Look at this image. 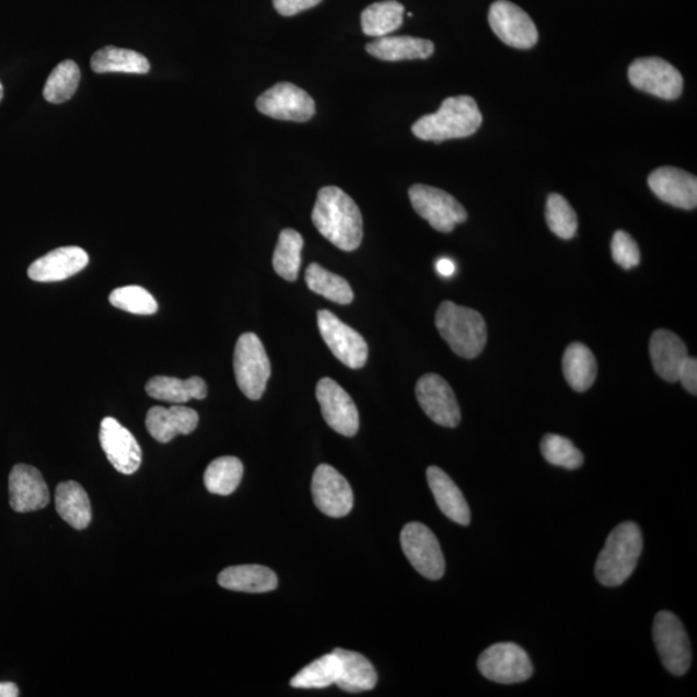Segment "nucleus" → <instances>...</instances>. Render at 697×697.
Segmentation results:
<instances>
[{"instance_id":"obj_1","label":"nucleus","mask_w":697,"mask_h":697,"mask_svg":"<svg viewBox=\"0 0 697 697\" xmlns=\"http://www.w3.org/2000/svg\"><path fill=\"white\" fill-rule=\"evenodd\" d=\"M312 220L318 232L337 248L356 251L363 240V220L359 207L337 186L318 191Z\"/></svg>"},{"instance_id":"obj_2","label":"nucleus","mask_w":697,"mask_h":697,"mask_svg":"<svg viewBox=\"0 0 697 697\" xmlns=\"http://www.w3.org/2000/svg\"><path fill=\"white\" fill-rule=\"evenodd\" d=\"M483 120L476 100L471 96L449 97L437 113L423 115L416 121L413 132L423 141L464 139L476 133Z\"/></svg>"},{"instance_id":"obj_3","label":"nucleus","mask_w":697,"mask_h":697,"mask_svg":"<svg viewBox=\"0 0 697 697\" xmlns=\"http://www.w3.org/2000/svg\"><path fill=\"white\" fill-rule=\"evenodd\" d=\"M641 528L634 522L615 527L595 564V578L602 585L614 588L625 583L635 572L642 555Z\"/></svg>"},{"instance_id":"obj_4","label":"nucleus","mask_w":697,"mask_h":697,"mask_svg":"<svg viewBox=\"0 0 697 697\" xmlns=\"http://www.w3.org/2000/svg\"><path fill=\"white\" fill-rule=\"evenodd\" d=\"M435 326L442 339L455 355L465 359L477 358L487 344L486 322L478 312L444 301L438 307Z\"/></svg>"},{"instance_id":"obj_5","label":"nucleus","mask_w":697,"mask_h":697,"mask_svg":"<svg viewBox=\"0 0 697 697\" xmlns=\"http://www.w3.org/2000/svg\"><path fill=\"white\" fill-rule=\"evenodd\" d=\"M234 375L241 392L251 400H258L267 390L271 365L258 336L243 334L234 350Z\"/></svg>"},{"instance_id":"obj_6","label":"nucleus","mask_w":697,"mask_h":697,"mask_svg":"<svg viewBox=\"0 0 697 697\" xmlns=\"http://www.w3.org/2000/svg\"><path fill=\"white\" fill-rule=\"evenodd\" d=\"M653 642L661 663L673 675H685L692 666V644L684 624L670 611H661L653 620Z\"/></svg>"},{"instance_id":"obj_7","label":"nucleus","mask_w":697,"mask_h":697,"mask_svg":"<svg viewBox=\"0 0 697 697\" xmlns=\"http://www.w3.org/2000/svg\"><path fill=\"white\" fill-rule=\"evenodd\" d=\"M484 677L501 685L521 684L533 677L534 665L521 646L504 642L488 647L478 659Z\"/></svg>"},{"instance_id":"obj_8","label":"nucleus","mask_w":697,"mask_h":697,"mask_svg":"<svg viewBox=\"0 0 697 697\" xmlns=\"http://www.w3.org/2000/svg\"><path fill=\"white\" fill-rule=\"evenodd\" d=\"M408 196L414 210L438 232L451 233L468 219V212L456 198L433 186L416 184Z\"/></svg>"},{"instance_id":"obj_9","label":"nucleus","mask_w":697,"mask_h":697,"mask_svg":"<svg viewBox=\"0 0 697 697\" xmlns=\"http://www.w3.org/2000/svg\"><path fill=\"white\" fill-rule=\"evenodd\" d=\"M400 545L408 562L429 580H440L445 572V560L438 538L426 524H406L400 533Z\"/></svg>"},{"instance_id":"obj_10","label":"nucleus","mask_w":697,"mask_h":697,"mask_svg":"<svg viewBox=\"0 0 697 697\" xmlns=\"http://www.w3.org/2000/svg\"><path fill=\"white\" fill-rule=\"evenodd\" d=\"M318 328L333 355L349 369L364 368L369 345L356 329L345 325L333 312H318Z\"/></svg>"},{"instance_id":"obj_11","label":"nucleus","mask_w":697,"mask_h":697,"mask_svg":"<svg viewBox=\"0 0 697 697\" xmlns=\"http://www.w3.org/2000/svg\"><path fill=\"white\" fill-rule=\"evenodd\" d=\"M628 75L637 90L660 98H678L684 90V78L679 71L660 57L636 60L630 65Z\"/></svg>"},{"instance_id":"obj_12","label":"nucleus","mask_w":697,"mask_h":697,"mask_svg":"<svg viewBox=\"0 0 697 697\" xmlns=\"http://www.w3.org/2000/svg\"><path fill=\"white\" fill-rule=\"evenodd\" d=\"M257 111L278 120H311L315 114V103L303 89L289 82L277 83L264 92L256 102Z\"/></svg>"},{"instance_id":"obj_13","label":"nucleus","mask_w":697,"mask_h":697,"mask_svg":"<svg viewBox=\"0 0 697 697\" xmlns=\"http://www.w3.org/2000/svg\"><path fill=\"white\" fill-rule=\"evenodd\" d=\"M488 23L506 45L520 49L533 48L538 40L536 25L521 7L498 0L488 12Z\"/></svg>"},{"instance_id":"obj_14","label":"nucleus","mask_w":697,"mask_h":697,"mask_svg":"<svg viewBox=\"0 0 697 697\" xmlns=\"http://www.w3.org/2000/svg\"><path fill=\"white\" fill-rule=\"evenodd\" d=\"M416 397L422 411L438 426L456 428L462 421V411L454 391L448 381L435 373H428L418 381Z\"/></svg>"},{"instance_id":"obj_15","label":"nucleus","mask_w":697,"mask_h":697,"mask_svg":"<svg viewBox=\"0 0 697 697\" xmlns=\"http://www.w3.org/2000/svg\"><path fill=\"white\" fill-rule=\"evenodd\" d=\"M312 493L315 507L333 519H342L355 506L353 490L348 480L327 464H322L315 469Z\"/></svg>"},{"instance_id":"obj_16","label":"nucleus","mask_w":697,"mask_h":697,"mask_svg":"<svg viewBox=\"0 0 697 697\" xmlns=\"http://www.w3.org/2000/svg\"><path fill=\"white\" fill-rule=\"evenodd\" d=\"M315 395H317L323 419L330 429L344 437H355L358 433V408L350 395L335 380L321 379Z\"/></svg>"},{"instance_id":"obj_17","label":"nucleus","mask_w":697,"mask_h":697,"mask_svg":"<svg viewBox=\"0 0 697 697\" xmlns=\"http://www.w3.org/2000/svg\"><path fill=\"white\" fill-rule=\"evenodd\" d=\"M100 442L107 460L119 473L131 476L139 471L142 460L140 444L119 421L113 418L102 421Z\"/></svg>"},{"instance_id":"obj_18","label":"nucleus","mask_w":697,"mask_h":697,"mask_svg":"<svg viewBox=\"0 0 697 697\" xmlns=\"http://www.w3.org/2000/svg\"><path fill=\"white\" fill-rule=\"evenodd\" d=\"M46 480L34 466L14 465L10 474V504L14 512L31 513L49 504Z\"/></svg>"},{"instance_id":"obj_19","label":"nucleus","mask_w":697,"mask_h":697,"mask_svg":"<svg viewBox=\"0 0 697 697\" xmlns=\"http://www.w3.org/2000/svg\"><path fill=\"white\" fill-rule=\"evenodd\" d=\"M649 186L667 205L684 210H695L697 206V178L684 170L658 169L650 175Z\"/></svg>"},{"instance_id":"obj_20","label":"nucleus","mask_w":697,"mask_h":697,"mask_svg":"<svg viewBox=\"0 0 697 697\" xmlns=\"http://www.w3.org/2000/svg\"><path fill=\"white\" fill-rule=\"evenodd\" d=\"M90 256L81 247L69 246L51 251L35 260L27 269V276L35 282H60L78 275L88 267Z\"/></svg>"},{"instance_id":"obj_21","label":"nucleus","mask_w":697,"mask_h":697,"mask_svg":"<svg viewBox=\"0 0 697 697\" xmlns=\"http://www.w3.org/2000/svg\"><path fill=\"white\" fill-rule=\"evenodd\" d=\"M199 415L189 407H153L147 415V428L155 441L169 443L177 435H188L197 429Z\"/></svg>"},{"instance_id":"obj_22","label":"nucleus","mask_w":697,"mask_h":697,"mask_svg":"<svg viewBox=\"0 0 697 697\" xmlns=\"http://www.w3.org/2000/svg\"><path fill=\"white\" fill-rule=\"evenodd\" d=\"M650 356L653 369L667 383L678 381L682 365L688 358L687 348L679 336L666 329H658L650 340Z\"/></svg>"},{"instance_id":"obj_23","label":"nucleus","mask_w":697,"mask_h":697,"mask_svg":"<svg viewBox=\"0 0 697 697\" xmlns=\"http://www.w3.org/2000/svg\"><path fill=\"white\" fill-rule=\"evenodd\" d=\"M427 478L430 491L433 493L441 512L449 520L462 524V526H468L472 519L468 502L449 474L438 466H430L427 471Z\"/></svg>"},{"instance_id":"obj_24","label":"nucleus","mask_w":697,"mask_h":697,"mask_svg":"<svg viewBox=\"0 0 697 697\" xmlns=\"http://www.w3.org/2000/svg\"><path fill=\"white\" fill-rule=\"evenodd\" d=\"M218 581L228 591L243 593H268L278 586L276 572L260 565L228 567L220 572Z\"/></svg>"},{"instance_id":"obj_25","label":"nucleus","mask_w":697,"mask_h":697,"mask_svg":"<svg viewBox=\"0 0 697 697\" xmlns=\"http://www.w3.org/2000/svg\"><path fill=\"white\" fill-rule=\"evenodd\" d=\"M334 653L340 665L336 685L342 692L358 694L375 688L377 673L369 659H365L361 653L342 649H336Z\"/></svg>"},{"instance_id":"obj_26","label":"nucleus","mask_w":697,"mask_h":697,"mask_svg":"<svg viewBox=\"0 0 697 697\" xmlns=\"http://www.w3.org/2000/svg\"><path fill=\"white\" fill-rule=\"evenodd\" d=\"M365 51L381 61L426 60L434 54V43L408 37H381L365 46Z\"/></svg>"},{"instance_id":"obj_27","label":"nucleus","mask_w":697,"mask_h":697,"mask_svg":"<svg viewBox=\"0 0 697 697\" xmlns=\"http://www.w3.org/2000/svg\"><path fill=\"white\" fill-rule=\"evenodd\" d=\"M56 510L61 519L75 530L90 526L92 520L91 501L84 488L69 480L57 486Z\"/></svg>"},{"instance_id":"obj_28","label":"nucleus","mask_w":697,"mask_h":697,"mask_svg":"<svg viewBox=\"0 0 697 697\" xmlns=\"http://www.w3.org/2000/svg\"><path fill=\"white\" fill-rule=\"evenodd\" d=\"M147 393L152 398L169 402V404L183 405L191 399H205L207 384L202 377L198 376L188 380L155 376L148 381Z\"/></svg>"},{"instance_id":"obj_29","label":"nucleus","mask_w":697,"mask_h":697,"mask_svg":"<svg viewBox=\"0 0 697 697\" xmlns=\"http://www.w3.org/2000/svg\"><path fill=\"white\" fill-rule=\"evenodd\" d=\"M91 68L97 74H147L150 62L146 56L132 49L107 46L92 56Z\"/></svg>"},{"instance_id":"obj_30","label":"nucleus","mask_w":697,"mask_h":697,"mask_svg":"<svg viewBox=\"0 0 697 697\" xmlns=\"http://www.w3.org/2000/svg\"><path fill=\"white\" fill-rule=\"evenodd\" d=\"M595 357L584 344L573 342L566 349L564 356V373L567 383L573 391L586 392L596 379Z\"/></svg>"},{"instance_id":"obj_31","label":"nucleus","mask_w":697,"mask_h":697,"mask_svg":"<svg viewBox=\"0 0 697 697\" xmlns=\"http://www.w3.org/2000/svg\"><path fill=\"white\" fill-rule=\"evenodd\" d=\"M405 7L397 0L373 3L362 12V31L369 37H386L404 24Z\"/></svg>"},{"instance_id":"obj_32","label":"nucleus","mask_w":697,"mask_h":697,"mask_svg":"<svg viewBox=\"0 0 697 697\" xmlns=\"http://www.w3.org/2000/svg\"><path fill=\"white\" fill-rule=\"evenodd\" d=\"M305 282L313 292L334 301L336 304L349 305L353 303L355 292L347 280L326 270L320 264L313 263L309 265L305 272Z\"/></svg>"},{"instance_id":"obj_33","label":"nucleus","mask_w":697,"mask_h":697,"mask_svg":"<svg viewBox=\"0 0 697 697\" xmlns=\"http://www.w3.org/2000/svg\"><path fill=\"white\" fill-rule=\"evenodd\" d=\"M303 247V236L297 230L284 229L280 232L275 255H272V268L279 277L289 282L298 279Z\"/></svg>"},{"instance_id":"obj_34","label":"nucleus","mask_w":697,"mask_h":697,"mask_svg":"<svg viewBox=\"0 0 697 697\" xmlns=\"http://www.w3.org/2000/svg\"><path fill=\"white\" fill-rule=\"evenodd\" d=\"M243 472V464L239 457L216 458L205 472V486L208 492L213 495H232L241 485Z\"/></svg>"},{"instance_id":"obj_35","label":"nucleus","mask_w":697,"mask_h":697,"mask_svg":"<svg viewBox=\"0 0 697 697\" xmlns=\"http://www.w3.org/2000/svg\"><path fill=\"white\" fill-rule=\"evenodd\" d=\"M79 82H81V70L78 65L71 60L62 61L48 77L43 96L48 103H67L75 95Z\"/></svg>"},{"instance_id":"obj_36","label":"nucleus","mask_w":697,"mask_h":697,"mask_svg":"<svg viewBox=\"0 0 697 697\" xmlns=\"http://www.w3.org/2000/svg\"><path fill=\"white\" fill-rule=\"evenodd\" d=\"M339 673V660L333 652L305 666L294 675L290 684L294 688H326L336 685Z\"/></svg>"},{"instance_id":"obj_37","label":"nucleus","mask_w":697,"mask_h":697,"mask_svg":"<svg viewBox=\"0 0 697 697\" xmlns=\"http://www.w3.org/2000/svg\"><path fill=\"white\" fill-rule=\"evenodd\" d=\"M542 454L546 462L560 468L574 471L584 464V455L569 440V438L558 434H546L543 438Z\"/></svg>"},{"instance_id":"obj_38","label":"nucleus","mask_w":697,"mask_h":697,"mask_svg":"<svg viewBox=\"0 0 697 697\" xmlns=\"http://www.w3.org/2000/svg\"><path fill=\"white\" fill-rule=\"evenodd\" d=\"M546 222L559 239L571 240L578 232V216L565 197L550 194L546 202Z\"/></svg>"},{"instance_id":"obj_39","label":"nucleus","mask_w":697,"mask_h":697,"mask_svg":"<svg viewBox=\"0 0 697 697\" xmlns=\"http://www.w3.org/2000/svg\"><path fill=\"white\" fill-rule=\"evenodd\" d=\"M109 301L113 306L131 314L152 315L158 312L152 293L140 286L120 287L111 293Z\"/></svg>"},{"instance_id":"obj_40","label":"nucleus","mask_w":697,"mask_h":697,"mask_svg":"<svg viewBox=\"0 0 697 697\" xmlns=\"http://www.w3.org/2000/svg\"><path fill=\"white\" fill-rule=\"evenodd\" d=\"M611 251H613L614 262L625 270L636 268L641 263V251L637 242L623 230L614 234Z\"/></svg>"},{"instance_id":"obj_41","label":"nucleus","mask_w":697,"mask_h":697,"mask_svg":"<svg viewBox=\"0 0 697 697\" xmlns=\"http://www.w3.org/2000/svg\"><path fill=\"white\" fill-rule=\"evenodd\" d=\"M321 2L322 0H272L276 11L286 18L311 10Z\"/></svg>"},{"instance_id":"obj_42","label":"nucleus","mask_w":697,"mask_h":697,"mask_svg":"<svg viewBox=\"0 0 697 697\" xmlns=\"http://www.w3.org/2000/svg\"><path fill=\"white\" fill-rule=\"evenodd\" d=\"M678 381L685 386L688 393L697 394V361L696 358L688 357L682 365Z\"/></svg>"},{"instance_id":"obj_43","label":"nucleus","mask_w":697,"mask_h":697,"mask_svg":"<svg viewBox=\"0 0 697 697\" xmlns=\"http://www.w3.org/2000/svg\"><path fill=\"white\" fill-rule=\"evenodd\" d=\"M435 269L438 275L444 278H450L456 272V264L449 257H442L435 263Z\"/></svg>"},{"instance_id":"obj_44","label":"nucleus","mask_w":697,"mask_h":697,"mask_svg":"<svg viewBox=\"0 0 697 697\" xmlns=\"http://www.w3.org/2000/svg\"><path fill=\"white\" fill-rule=\"evenodd\" d=\"M19 687L12 682H0V697H18Z\"/></svg>"},{"instance_id":"obj_45","label":"nucleus","mask_w":697,"mask_h":697,"mask_svg":"<svg viewBox=\"0 0 697 697\" xmlns=\"http://www.w3.org/2000/svg\"><path fill=\"white\" fill-rule=\"evenodd\" d=\"M3 95H4L3 84L0 83V102H2Z\"/></svg>"}]
</instances>
